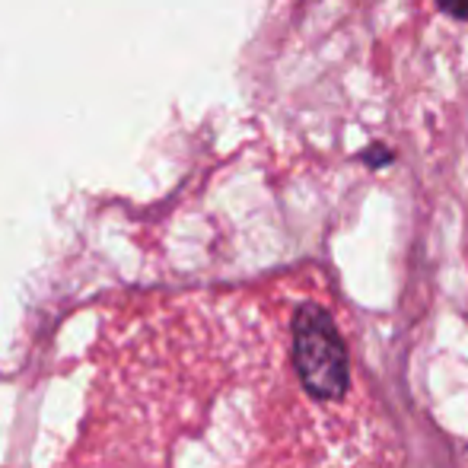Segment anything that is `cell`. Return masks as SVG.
<instances>
[{
    "label": "cell",
    "instance_id": "6da1fadb",
    "mask_svg": "<svg viewBox=\"0 0 468 468\" xmlns=\"http://www.w3.org/2000/svg\"><path fill=\"white\" fill-rule=\"evenodd\" d=\"M293 370L303 388L319 401H338L351 386V357L332 313L303 303L293 315Z\"/></svg>",
    "mask_w": 468,
    "mask_h": 468
},
{
    "label": "cell",
    "instance_id": "7a4b0ae2",
    "mask_svg": "<svg viewBox=\"0 0 468 468\" xmlns=\"http://www.w3.org/2000/svg\"><path fill=\"white\" fill-rule=\"evenodd\" d=\"M437 6L452 19H468V0H437Z\"/></svg>",
    "mask_w": 468,
    "mask_h": 468
},
{
    "label": "cell",
    "instance_id": "3957f363",
    "mask_svg": "<svg viewBox=\"0 0 468 468\" xmlns=\"http://www.w3.org/2000/svg\"><path fill=\"white\" fill-rule=\"evenodd\" d=\"M364 160L370 163V166H382V163H392V154H388L386 147H373L364 154Z\"/></svg>",
    "mask_w": 468,
    "mask_h": 468
}]
</instances>
